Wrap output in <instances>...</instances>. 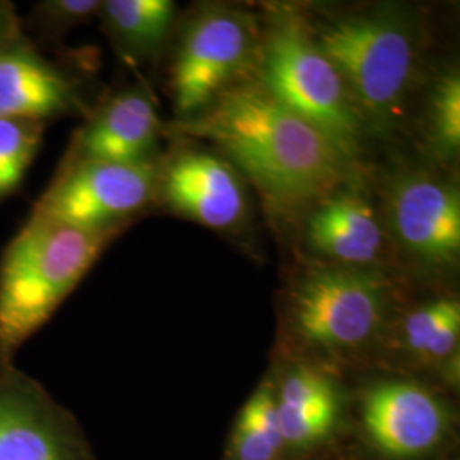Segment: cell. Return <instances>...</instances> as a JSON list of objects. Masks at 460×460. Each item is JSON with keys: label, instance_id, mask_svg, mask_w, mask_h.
Here are the masks:
<instances>
[{"label": "cell", "instance_id": "6da1fadb", "mask_svg": "<svg viewBox=\"0 0 460 460\" xmlns=\"http://www.w3.org/2000/svg\"><path fill=\"white\" fill-rule=\"evenodd\" d=\"M178 132L217 144L281 212L319 205L340 190L353 163L258 84L234 85Z\"/></svg>", "mask_w": 460, "mask_h": 460}, {"label": "cell", "instance_id": "7a4b0ae2", "mask_svg": "<svg viewBox=\"0 0 460 460\" xmlns=\"http://www.w3.org/2000/svg\"><path fill=\"white\" fill-rule=\"evenodd\" d=\"M119 232L30 215L0 258V365L14 363Z\"/></svg>", "mask_w": 460, "mask_h": 460}, {"label": "cell", "instance_id": "3957f363", "mask_svg": "<svg viewBox=\"0 0 460 460\" xmlns=\"http://www.w3.org/2000/svg\"><path fill=\"white\" fill-rule=\"evenodd\" d=\"M256 64V84L268 96L324 133L349 161L357 157L365 127L305 19L292 13L271 17Z\"/></svg>", "mask_w": 460, "mask_h": 460}, {"label": "cell", "instance_id": "277c9868", "mask_svg": "<svg viewBox=\"0 0 460 460\" xmlns=\"http://www.w3.org/2000/svg\"><path fill=\"white\" fill-rule=\"evenodd\" d=\"M341 75L363 127L385 132L402 116L416 66V38L404 19L374 13L343 17L314 31Z\"/></svg>", "mask_w": 460, "mask_h": 460}, {"label": "cell", "instance_id": "5b68a950", "mask_svg": "<svg viewBox=\"0 0 460 460\" xmlns=\"http://www.w3.org/2000/svg\"><path fill=\"white\" fill-rule=\"evenodd\" d=\"M157 163L62 164L31 215L79 229L123 230L157 198Z\"/></svg>", "mask_w": 460, "mask_h": 460}, {"label": "cell", "instance_id": "8992f818", "mask_svg": "<svg viewBox=\"0 0 460 460\" xmlns=\"http://www.w3.org/2000/svg\"><path fill=\"white\" fill-rule=\"evenodd\" d=\"M260 31L252 17L234 9H208L182 34L171 70L178 113L190 116L210 108L235 79L256 62Z\"/></svg>", "mask_w": 460, "mask_h": 460}, {"label": "cell", "instance_id": "52a82bcc", "mask_svg": "<svg viewBox=\"0 0 460 460\" xmlns=\"http://www.w3.org/2000/svg\"><path fill=\"white\" fill-rule=\"evenodd\" d=\"M389 307V287L370 270H315L296 285L292 321L298 336L326 349H351L370 341Z\"/></svg>", "mask_w": 460, "mask_h": 460}, {"label": "cell", "instance_id": "ba28073f", "mask_svg": "<svg viewBox=\"0 0 460 460\" xmlns=\"http://www.w3.org/2000/svg\"><path fill=\"white\" fill-rule=\"evenodd\" d=\"M0 460H85L70 414L14 363L0 365Z\"/></svg>", "mask_w": 460, "mask_h": 460}, {"label": "cell", "instance_id": "9c48e42d", "mask_svg": "<svg viewBox=\"0 0 460 460\" xmlns=\"http://www.w3.org/2000/svg\"><path fill=\"white\" fill-rule=\"evenodd\" d=\"M389 224L395 241L414 261L444 268L460 252V198L457 190L427 172L397 178L389 191Z\"/></svg>", "mask_w": 460, "mask_h": 460}, {"label": "cell", "instance_id": "30bf717a", "mask_svg": "<svg viewBox=\"0 0 460 460\" xmlns=\"http://www.w3.org/2000/svg\"><path fill=\"white\" fill-rule=\"evenodd\" d=\"M84 108L81 85L22 34L0 49V119L49 123Z\"/></svg>", "mask_w": 460, "mask_h": 460}, {"label": "cell", "instance_id": "8fae6325", "mask_svg": "<svg viewBox=\"0 0 460 460\" xmlns=\"http://www.w3.org/2000/svg\"><path fill=\"white\" fill-rule=\"evenodd\" d=\"M161 119L146 89L130 87L108 99L74 135L62 164L102 161L157 163Z\"/></svg>", "mask_w": 460, "mask_h": 460}, {"label": "cell", "instance_id": "7c38bea8", "mask_svg": "<svg viewBox=\"0 0 460 460\" xmlns=\"http://www.w3.org/2000/svg\"><path fill=\"white\" fill-rule=\"evenodd\" d=\"M157 198L212 229L234 227L246 212L244 188L232 165L201 150L180 152L159 165Z\"/></svg>", "mask_w": 460, "mask_h": 460}, {"label": "cell", "instance_id": "4fadbf2b", "mask_svg": "<svg viewBox=\"0 0 460 460\" xmlns=\"http://www.w3.org/2000/svg\"><path fill=\"white\" fill-rule=\"evenodd\" d=\"M363 425L385 456L411 459L438 445L447 416L427 389L410 382H384L365 395Z\"/></svg>", "mask_w": 460, "mask_h": 460}, {"label": "cell", "instance_id": "5bb4252c", "mask_svg": "<svg viewBox=\"0 0 460 460\" xmlns=\"http://www.w3.org/2000/svg\"><path fill=\"white\" fill-rule=\"evenodd\" d=\"M307 239L343 268L365 270L384 256V230L372 203L357 190H338L314 207Z\"/></svg>", "mask_w": 460, "mask_h": 460}, {"label": "cell", "instance_id": "9a60e30c", "mask_svg": "<svg viewBox=\"0 0 460 460\" xmlns=\"http://www.w3.org/2000/svg\"><path fill=\"white\" fill-rule=\"evenodd\" d=\"M277 399L283 445L309 447L324 440L338 416V397L328 378L311 368H296L279 385Z\"/></svg>", "mask_w": 460, "mask_h": 460}, {"label": "cell", "instance_id": "2e32d148", "mask_svg": "<svg viewBox=\"0 0 460 460\" xmlns=\"http://www.w3.org/2000/svg\"><path fill=\"white\" fill-rule=\"evenodd\" d=\"M176 4L171 0H106L99 14L125 57L147 58L163 49Z\"/></svg>", "mask_w": 460, "mask_h": 460}, {"label": "cell", "instance_id": "e0dca14e", "mask_svg": "<svg viewBox=\"0 0 460 460\" xmlns=\"http://www.w3.org/2000/svg\"><path fill=\"white\" fill-rule=\"evenodd\" d=\"M460 305L440 298L412 311L404 321V343L416 357L438 362L454 355L459 346Z\"/></svg>", "mask_w": 460, "mask_h": 460}, {"label": "cell", "instance_id": "ac0fdd59", "mask_svg": "<svg viewBox=\"0 0 460 460\" xmlns=\"http://www.w3.org/2000/svg\"><path fill=\"white\" fill-rule=\"evenodd\" d=\"M271 387L264 385L247 401L237 418L234 450L237 460H275L283 438L279 433L277 399Z\"/></svg>", "mask_w": 460, "mask_h": 460}, {"label": "cell", "instance_id": "d6986e66", "mask_svg": "<svg viewBox=\"0 0 460 460\" xmlns=\"http://www.w3.org/2000/svg\"><path fill=\"white\" fill-rule=\"evenodd\" d=\"M47 125L0 119V203L14 195L43 142Z\"/></svg>", "mask_w": 460, "mask_h": 460}, {"label": "cell", "instance_id": "ffe728a7", "mask_svg": "<svg viewBox=\"0 0 460 460\" xmlns=\"http://www.w3.org/2000/svg\"><path fill=\"white\" fill-rule=\"evenodd\" d=\"M429 140L445 157L457 155L460 147V77L448 72L435 84L428 108Z\"/></svg>", "mask_w": 460, "mask_h": 460}, {"label": "cell", "instance_id": "44dd1931", "mask_svg": "<svg viewBox=\"0 0 460 460\" xmlns=\"http://www.w3.org/2000/svg\"><path fill=\"white\" fill-rule=\"evenodd\" d=\"M99 0H47L34 7L33 24L41 33L60 34L99 14Z\"/></svg>", "mask_w": 460, "mask_h": 460}, {"label": "cell", "instance_id": "7402d4cb", "mask_svg": "<svg viewBox=\"0 0 460 460\" xmlns=\"http://www.w3.org/2000/svg\"><path fill=\"white\" fill-rule=\"evenodd\" d=\"M21 33L14 7L9 2H0V49L16 34Z\"/></svg>", "mask_w": 460, "mask_h": 460}]
</instances>
